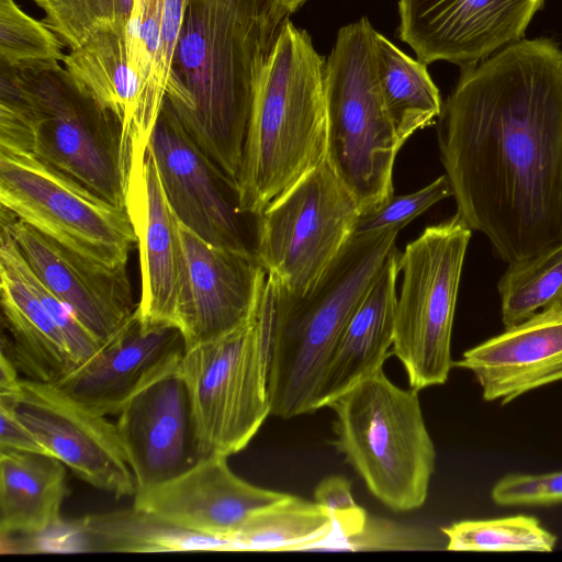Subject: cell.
I'll list each match as a JSON object with an SVG mask.
<instances>
[{
  "label": "cell",
  "mask_w": 562,
  "mask_h": 562,
  "mask_svg": "<svg viewBox=\"0 0 562 562\" xmlns=\"http://www.w3.org/2000/svg\"><path fill=\"white\" fill-rule=\"evenodd\" d=\"M457 214L505 262L562 238V49L521 38L461 68L439 115Z\"/></svg>",
  "instance_id": "6da1fadb"
},
{
  "label": "cell",
  "mask_w": 562,
  "mask_h": 562,
  "mask_svg": "<svg viewBox=\"0 0 562 562\" xmlns=\"http://www.w3.org/2000/svg\"><path fill=\"white\" fill-rule=\"evenodd\" d=\"M291 13L280 0H190L166 100L237 182L256 83Z\"/></svg>",
  "instance_id": "7a4b0ae2"
},
{
  "label": "cell",
  "mask_w": 562,
  "mask_h": 562,
  "mask_svg": "<svg viewBox=\"0 0 562 562\" xmlns=\"http://www.w3.org/2000/svg\"><path fill=\"white\" fill-rule=\"evenodd\" d=\"M400 229L351 236L317 283L303 294L267 274L259 310L268 338L271 414L315 412L325 367L352 313L395 246Z\"/></svg>",
  "instance_id": "3957f363"
},
{
  "label": "cell",
  "mask_w": 562,
  "mask_h": 562,
  "mask_svg": "<svg viewBox=\"0 0 562 562\" xmlns=\"http://www.w3.org/2000/svg\"><path fill=\"white\" fill-rule=\"evenodd\" d=\"M325 58L283 24L255 87L237 176L240 210L260 215L326 160Z\"/></svg>",
  "instance_id": "277c9868"
},
{
  "label": "cell",
  "mask_w": 562,
  "mask_h": 562,
  "mask_svg": "<svg viewBox=\"0 0 562 562\" xmlns=\"http://www.w3.org/2000/svg\"><path fill=\"white\" fill-rule=\"evenodd\" d=\"M10 71L20 116L12 149L32 154L125 207L117 117L59 63Z\"/></svg>",
  "instance_id": "5b68a950"
},
{
  "label": "cell",
  "mask_w": 562,
  "mask_h": 562,
  "mask_svg": "<svg viewBox=\"0 0 562 562\" xmlns=\"http://www.w3.org/2000/svg\"><path fill=\"white\" fill-rule=\"evenodd\" d=\"M374 31L366 16L340 27L324 72L326 160L360 214L393 196V167L402 147L379 86Z\"/></svg>",
  "instance_id": "8992f818"
},
{
  "label": "cell",
  "mask_w": 562,
  "mask_h": 562,
  "mask_svg": "<svg viewBox=\"0 0 562 562\" xmlns=\"http://www.w3.org/2000/svg\"><path fill=\"white\" fill-rule=\"evenodd\" d=\"M417 390L396 386L383 369L329 404L335 446L370 493L394 512L420 507L435 471L436 450Z\"/></svg>",
  "instance_id": "52a82bcc"
},
{
  "label": "cell",
  "mask_w": 562,
  "mask_h": 562,
  "mask_svg": "<svg viewBox=\"0 0 562 562\" xmlns=\"http://www.w3.org/2000/svg\"><path fill=\"white\" fill-rule=\"evenodd\" d=\"M471 235L456 213L426 227L401 252L392 355L417 391L446 383L453 367L452 327Z\"/></svg>",
  "instance_id": "ba28073f"
},
{
  "label": "cell",
  "mask_w": 562,
  "mask_h": 562,
  "mask_svg": "<svg viewBox=\"0 0 562 562\" xmlns=\"http://www.w3.org/2000/svg\"><path fill=\"white\" fill-rule=\"evenodd\" d=\"M179 371L188 389L201 457H229L245 449L271 414L268 338L259 304L239 327L187 349Z\"/></svg>",
  "instance_id": "9c48e42d"
},
{
  "label": "cell",
  "mask_w": 562,
  "mask_h": 562,
  "mask_svg": "<svg viewBox=\"0 0 562 562\" xmlns=\"http://www.w3.org/2000/svg\"><path fill=\"white\" fill-rule=\"evenodd\" d=\"M0 203L98 267L126 268L136 235L125 207L22 150L0 147Z\"/></svg>",
  "instance_id": "30bf717a"
},
{
  "label": "cell",
  "mask_w": 562,
  "mask_h": 562,
  "mask_svg": "<svg viewBox=\"0 0 562 562\" xmlns=\"http://www.w3.org/2000/svg\"><path fill=\"white\" fill-rule=\"evenodd\" d=\"M360 210L327 160L260 214L257 259L286 290H311L352 236Z\"/></svg>",
  "instance_id": "8fae6325"
},
{
  "label": "cell",
  "mask_w": 562,
  "mask_h": 562,
  "mask_svg": "<svg viewBox=\"0 0 562 562\" xmlns=\"http://www.w3.org/2000/svg\"><path fill=\"white\" fill-rule=\"evenodd\" d=\"M149 147L177 218L212 245L257 257L260 215L240 210L237 182L189 136L166 99Z\"/></svg>",
  "instance_id": "7c38bea8"
},
{
  "label": "cell",
  "mask_w": 562,
  "mask_h": 562,
  "mask_svg": "<svg viewBox=\"0 0 562 562\" xmlns=\"http://www.w3.org/2000/svg\"><path fill=\"white\" fill-rule=\"evenodd\" d=\"M10 403L16 417L49 456L82 481L116 498L134 496L136 481L126 461L116 425L69 397L56 385L21 379Z\"/></svg>",
  "instance_id": "4fadbf2b"
},
{
  "label": "cell",
  "mask_w": 562,
  "mask_h": 562,
  "mask_svg": "<svg viewBox=\"0 0 562 562\" xmlns=\"http://www.w3.org/2000/svg\"><path fill=\"white\" fill-rule=\"evenodd\" d=\"M179 235L182 255L175 324L190 349L249 321L267 272L256 256L212 245L180 221Z\"/></svg>",
  "instance_id": "5bb4252c"
},
{
  "label": "cell",
  "mask_w": 562,
  "mask_h": 562,
  "mask_svg": "<svg viewBox=\"0 0 562 562\" xmlns=\"http://www.w3.org/2000/svg\"><path fill=\"white\" fill-rule=\"evenodd\" d=\"M544 0H400L398 37L426 65H475L524 38Z\"/></svg>",
  "instance_id": "9a60e30c"
},
{
  "label": "cell",
  "mask_w": 562,
  "mask_h": 562,
  "mask_svg": "<svg viewBox=\"0 0 562 562\" xmlns=\"http://www.w3.org/2000/svg\"><path fill=\"white\" fill-rule=\"evenodd\" d=\"M186 351L178 327L146 325L135 308L94 356L54 385L98 415H117L138 392L177 369Z\"/></svg>",
  "instance_id": "2e32d148"
},
{
  "label": "cell",
  "mask_w": 562,
  "mask_h": 562,
  "mask_svg": "<svg viewBox=\"0 0 562 562\" xmlns=\"http://www.w3.org/2000/svg\"><path fill=\"white\" fill-rule=\"evenodd\" d=\"M0 228L10 234L40 281L103 344L134 313L137 304L126 268L98 267L2 206Z\"/></svg>",
  "instance_id": "e0dca14e"
},
{
  "label": "cell",
  "mask_w": 562,
  "mask_h": 562,
  "mask_svg": "<svg viewBox=\"0 0 562 562\" xmlns=\"http://www.w3.org/2000/svg\"><path fill=\"white\" fill-rule=\"evenodd\" d=\"M115 425L136 492L181 475L202 458L179 366L130 400Z\"/></svg>",
  "instance_id": "ac0fdd59"
},
{
  "label": "cell",
  "mask_w": 562,
  "mask_h": 562,
  "mask_svg": "<svg viewBox=\"0 0 562 562\" xmlns=\"http://www.w3.org/2000/svg\"><path fill=\"white\" fill-rule=\"evenodd\" d=\"M227 458H201L181 475L137 491L133 505L182 529L233 540L251 514L286 493L240 479L228 467Z\"/></svg>",
  "instance_id": "d6986e66"
},
{
  "label": "cell",
  "mask_w": 562,
  "mask_h": 562,
  "mask_svg": "<svg viewBox=\"0 0 562 562\" xmlns=\"http://www.w3.org/2000/svg\"><path fill=\"white\" fill-rule=\"evenodd\" d=\"M125 209L136 235L139 257L138 315L146 325L176 326L182 255L179 220L167 200L149 145L145 156L130 170Z\"/></svg>",
  "instance_id": "ffe728a7"
},
{
  "label": "cell",
  "mask_w": 562,
  "mask_h": 562,
  "mask_svg": "<svg viewBox=\"0 0 562 562\" xmlns=\"http://www.w3.org/2000/svg\"><path fill=\"white\" fill-rule=\"evenodd\" d=\"M453 367L472 372L483 398L502 405L562 381V300L465 350Z\"/></svg>",
  "instance_id": "44dd1931"
},
{
  "label": "cell",
  "mask_w": 562,
  "mask_h": 562,
  "mask_svg": "<svg viewBox=\"0 0 562 562\" xmlns=\"http://www.w3.org/2000/svg\"><path fill=\"white\" fill-rule=\"evenodd\" d=\"M190 0H134L126 26L136 100L121 130L120 166L125 181L133 164L147 151L166 99L172 59Z\"/></svg>",
  "instance_id": "7402d4cb"
},
{
  "label": "cell",
  "mask_w": 562,
  "mask_h": 562,
  "mask_svg": "<svg viewBox=\"0 0 562 562\" xmlns=\"http://www.w3.org/2000/svg\"><path fill=\"white\" fill-rule=\"evenodd\" d=\"M400 257L394 246L348 321L318 383L315 411L382 370L392 353Z\"/></svg>",
  "instance_id": "603a6c76"
},
{
  "label": "cell",
  "mask_w": 562,
  "mask_h": 562,
  "mask_svg": "<svg viewBox=\"0 0 562 562\" xmlns=\"http://www.w3.org/2000/svg\"><path fill=\"white\" fill-rule=\"evenodd\" d=\"M0 293L3 323L11 340L2 335L19 372L26 379L56 384L74 372L78 362L60 328L21 273L15 243L0 231Z\"/></svg>",
  "instance_id": "cb8c5ba5"
},
{
  "label": "cell",
  "mask_w": 562,
  "mask_h": 562,
  "mask_svg": "<svg viewBox=\"0 0 562 562\" xmlns=\"http://www.w3.org/2000/svg\"><path fill=\"white\" fill-rule=\"evenodd\" d=\"M66 465L44 453L0 449V533L38 536L61 524Z\"/></svg>",
  "instance_id": "d4e9b609"
},
{
  "label": "cell",
  "mask_w": 562,
  "mask_h": 562,
  "mask_svg": "<svg viewBox=\"0 0 562 562\" xmlns=\"http://www.w3.org/2000/svg\"><path fill=\"white\" fill-rule=\"evenodd\" d=\"M82 551L170 552L189 550L237 551L235 542L182 529L133 505L89 515L72 525Z\"/></svg>",
  "instance_id": "484cf974"
},
{
  "label": "cell",
  "mask_w": 562,
  "mask_h": 562,
  "mask_svg": "<svg viewBox=\"0 0 562 562\" xmlns=\"http://www.w3.org/2000/svg\"><path fill=\"white\" fill-rule=\"evenodd\" d=\"M373 38L380 90L403 146L439 117L443 104L425 63L409 57L378 31Z\"/></svg>",
  "instance_id": "4316f807"
},
{
  "label": "cell",
  "mask_w": 562,
  "mask_h": 562,
  "mask_svg": "<svg viewBox=\"0 0 562 562\" xmlns=\"http://www.w3.org/2000/svg\"><path fill=\"white\" fill-rule=\"evenodd\" d=\"M126 26L98 31L82 45L70 49L61 61L85 90L117 117L121 130L130 119L137 94L130 70Z\"/></svg>",
  "instance_id": "83f0119b"
},
{
  "label": "cell",
  "mask_w": 562,
  "mask_h": 562,
  "mask_svg": "<svg viewBox=\"0 0 562 562\" xmlns=\"http://www.w3.org/2000/svg\"><path fill=\"white\" fill-rule=\"evenodd\" d=\"M335 530L333 517L315 501L285 494L251 514L233 541L237 551H306Z\"/></svg>",
  "instance_id": "f1b7e54d"
},
{
  "label": "cell",
  "mask_w": 562,
  "mask_h": 562,
  "mask_svg": "<svg viewBox=\"0 0 562 562\" xmlns=\"http://www.w3.org/2000/svg\"><path fill=\"white\" fill-rule=\"evenodd\" d=\"M497 291L504 327L561 301L562 238L528 258L508 263Z\"/></svg>",
  "instance_id": "f546056e"
},
{
  "label": "cell",
  "mask_w": 562,
  "mask_h": 562,
  "mask_svg": "<svg viewBox=\"0 0 562 562\" xmlns=\"http://www.w3.org/2000/svg\"><path fill=\"white\" fill-rule=\"evenodd\" d=\"M450 551L551 552L557 536L529 515L468 519L441 528Z\"/></svg>",
  "instance_id": "4dcf8cb0"
},
{
  "label": "cell",
  "mask_w": 562,
  "mask_h": 562,
  "mask_svg": "<svg viewBox=\"0 0 562 562\" xmlns=\"http://www.w3.org/2000/svg\"><path fill=\"white\" fill-rule=\"evenodd\" d=\"M43 12L42 22L74 49L98 31L126 26L134 0H31Z\"/></svg>",
  "instance_id": "1f68e13d"
},
{
  "label": "cell",
  "mask_w": 562,
  "mask_h": 562,
  "mask_svg": "<svg viewBox=\"0 0 562 562\" xmlns=\"http://www.w3.org/2000/svg\"><path fill=\"white\" fill-rule=\"evenodd\" d=\"M60 38L24 12L15 0H0V64L24 67L63 61Z\"/></svg>",
  "instance_id": "d6a6232c"
},
{
  "label": "cell",
  "mask_w": 562,
  "mask_h": 562,
  "mask_svg": "<svg viewBox=\"0 0 562 562\" xmlns=\"http://www.w3.org/2000/svg\"><path fill=\"white\" fill-rule=\"evenodd\" d=\"M449 196H452L451 186L447 176L442 175L413 193L393 195L382 206L361 213L355 224L352 236L391 228L401 231L414 218Z\"/></svg>",
  "instance_id": "836d02e7"
},
{
  "label": "cell",
  "mask_w": 562,
  "mask_h": 562,
  "mask_svg": "<svg viewBox=\"0 0 562 562\" xmlns=\"http://www.w3.org/2000/svg\"><path fill=\"white\" fill-rule=\"evenodd\" d=\"M425 532L368 515L361 532L325 544L321 550H429L438 547Z\"/></svg>",
  "instance_id": "e575fe53"
},
{
  "label": "cell",
  "mask_w": 562,
  "mask_h": 562,
  "mask_svg": "<svg viewBox=\"0 0 562 562\" xmlns=\"http://www.w3.org/2000/svg\"><path fill=\"white\" fill-rule=\"evenodd\" d=\"M499 506H549L562 503V470L540 474L512 473L491 491Z\"/></svg>",
  "instance_id": "d590c367"
},
{
  "label": "cell",
  "mask_w": 562,
  "mask_h": 562,
  "mask_svg": "<svg viewBox=\"0 0 562 562\" xmlns=\"http://www.w3.org/2000/svg\"><path fill=\"white\" fill-rule=\"evenodd\" d=\"M314 499L330 514L336 527L334 536L316 550H321L327 543L352 537L362 531L368 514L353 499L351 483L345 476L330 475L323 479L315 487Z\"/></svg>",
  "instance_id": "8d00e7d4"
},
{
  "label": "cell",
  "mask_w": 562,
  "mask_h": 562,
  "mask_svg": "<svg viewBox=\"0 0 562 562\" xmlns=\"http://www.w3.org/2000/svg\"><path fill=\"white\" fill-rule=\"evenodd\" d=\"M0 449H14L49 456L45 447L16 417L10 403L0 402Z\"/></svg>",
  "instance_id": "74e56055"
},
{
  "label": "cell",
  "mask_w": 562,
  "mask_h": 562,
  "mask_svg": "<svg viewBox=\"0 0 562 562\" xmlns=\"http://www.w3.org/2000/svg\"><path fill=\"white\" fill-rule=\"evenodd\" d=\"M290 13L295 12L307 0H280Z\"/></svg>",
  "instance_id": "f35d334b"
}]
</instances>
